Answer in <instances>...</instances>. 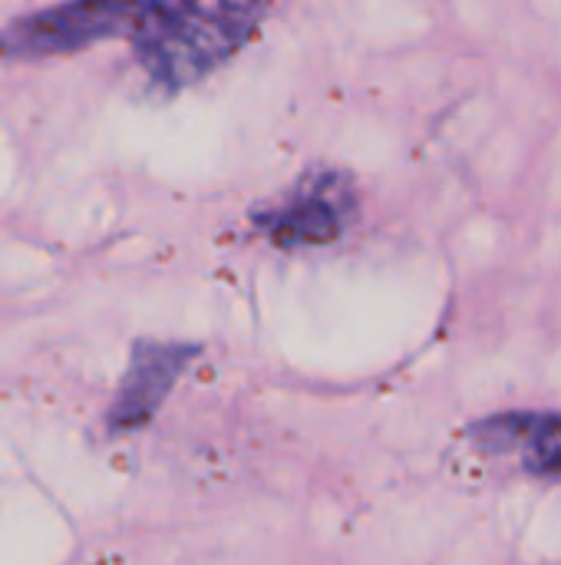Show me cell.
I'll return each instance as SVG.
<instances>
[{
    "instance_id": "1",
    "label": "cell",
    "mask_w": 561,
    "mask_h": 565,
    "mask_svg": "<svg viewBox=\"0 0 561 565\" xmlns=\"http://www.w3.org/2000/svg\"><path fill=\"white\" fill-rule=\"evenodd\" d=\"M274 0H149L132 53L159 89H185L228 63L265 23Z\"/></svg>"
},
{
    "instance_id": "2",
    "label": "cell",
    "mask_w": 561,
    "mask_h": 565,
    "mask_svg": "<svg viewBox=\"0 0 561 565\" xmlns=\"http://www.w3.org/2000/svg\"><path fill=\"white\" fill-rule=\"evenodd\" d=\"M357 185L344 169H308L255 212V225L281 252L324 248L357 222Z\"/></svg>"
},
{
    "instance_id": "3",
    "label": "cell",
    "mask_w": 561,
    "mask_h": 565,
    "mask_svg": "<svg viewBox=\"0 0 561 565\" xmlns=\"http://www.w3.org/2000/svg\"><path fill=\"white\" fill-rule=\"evenodd\" d=\"M149 0H66L20 17L0 30L3 60H40L76 53L89 43L132 30Z\"/></svg>"
},
{
    "instance_id": "4",
    "label": "cell",
    "mask_w": 561,
    "mask_h": 565,
    "mask_svg": "<svg viewBox=\"0 0 561 565\" xmlns=\"http://www.w3.org/2000/svg\"><path fill=\"white\" fill-rule=\"evenodd\" d=\"M198 358L195 344H179V341H139L132 348L129 367L122 374V384L116 391V401L109 407V430L112 434H129L145 427L185 367Z\"/></svg>"
},
{
    "instance_id": "5",
    "label": "cell",
    "mask_w": 561,
    "mask_h": 565,
    "mask_svg": "<svg viewBox=\"0 0 561 565\" xmlns=\"http://www.w3.org/2000/svg\"><path fill=\"white\" fill-rule=\"evenodd\" d=\"M470 440L489 457H516L529 473L561 480V414H499L473 424Z\"/></svg>"
}]
</instances>
